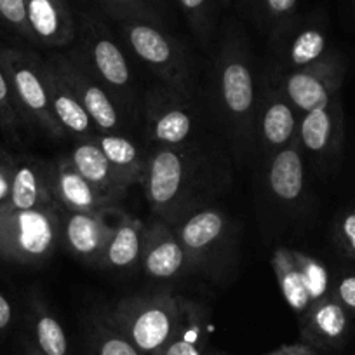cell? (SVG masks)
Wrapping results in <instances>:
<instances>
[{
    "label": "cell",
    "mask_w": 355,
    "mask_h": 355,
    "mask_svg": "<svg viewBox=\"0 0 355 355\" xmlns=\"http://www.w3.org/2000/svg\"><path fill=\"white\" fill-rule=\"evenodd\" d=\"M21 355H46L37 348V345L30 340V336H23L21 340Z\"/></svg>",
    "instance_id": "obj_41"
},
{
    "label": "cell",
    "mask_w": 355,
    "mask_h": 355,
    "mask_svg": "<svg viewBox=\"0 0 355 355\" xmlns=\"http://www.w3.org/2000/svg\"><path fill=\"white\" fill-rule=\"evenodd\" d=\"M209 341V309L193 300H183V313L176 333L159 355H206Z\"/></svg>",
    "instance_id": "obj_26"
},
{
    "label": "cell",
    "mask_w": 355,
    "mask_h": 355,
    "mask_svg": "<svg viewBox=\"0 0 355 355\" xmlns=\"http://www.w3.org/2000/svg\"><path fill=\"white\" fill-rule=\"evenodd\" d=\"M298 0H258L259 11L272 25H286L289 16L295 12Z\"/></svg>",
    "instance_id": "obj_36"
},
{
    "label": "cell",
    "mask_w": 355,
    "mask_h": 355,
    "mask_svg": "<svg viewBox=\"0 0 355 355\" xmlns=\"http://www.w3.org/2000/svg\"><path fill=\"white\" fill-rule=\"evenodd\" d=\"M8 209H49L60 207L53 192V160L16 152Z\"/></svg>",
    "instance_id": "obj_15"
},
{
    "label": "cell",
    "mask_w": 355,
    "mask_h": 355,
    "mask_svg": "<svg viewBox=\"0 0 355 355\" xmlns=\"http://www.w3.org/2000/svg\"><path fill=\"white\" fill-rule=\"evenodd\" d=\"M293 256H295L296 265H298L300 272L303 275L312 305L319 300L329 296L331 291H333V277H331L327 266L320 259L313 258V256L306 254L303 251H298V249H293Z\"/></svg>",
    "instance_id": "obj_31"
},
{
    "label": "cell",
    "mask_w": 355,
    "mask_h": 355,
    "mask_svg": "<svg viewBox=\"0 0 355 355\" xmlns=\"http://www.w3.org/2000/svg\"><path fill=\"white\" fill-rule=\"evenodd\" d=\"M180 6L189 18L190 26L202 42L209 47L213 42V19H211L209 0H180Z\"/></svg>",
    "instance_id": "obj_34"
},
{
    "label": "cell",
    "mask_w": 355,
    "mask_h": 355,
    "mask_svg": "<svg viewBox=\"0 0 355 355\" xmlns=\"http://www.w3.org/2000/svg\"><path fill=\"white\" fill-rule=\"evenodd\" d=\"M143 132L152 146H180L196 136L199 119L192 98L162 84L153 85L141 98Z\"/></svg>",
    "instance_id": "obj_9"
},
{
    "label": "cell",
    "mask_w": 355,
    "mask_h": 355,
    "mask_svg": "<svg viewBox=\"0 0 355 355\" xmlns=\"http://www.w3.org/2000/svg\"><path fill=\"white\" fill-rule=\"evenodd\" d=\"M0 35H8L15 42L35 47L26 19L25 0H0Z\"/></svg>",
    "instance_id": "obj_32"
},
{
    "label": "cell",
    "mask_w": 355,
    "mask_h": 355,
    "mask_svg": "<svg viewBox=\"0 0 355 355\" xmlns=\"http://www.w3.org/2000/svg\"><path fill=\"white\" fill-rule=\"evenodd\" d=\"M146 225L135 216L119 213L98 266L103 270L125 272L141 265Z\"/></svg>",
    "instance_id": "obj_24"
},
{
    "label": "cell",
    "mask_w": 355,
    "mask_h": 355,
    "mask_svg": "<svg viewBox=\"0 0 355 355\" xmlns=\"http://www.w3.org/2000/svg\"><path fill=\"white\" fill-rule=\"evenodd\" d=\"M345 114L341 96L331 98L326 105L300 117L298 141L303 153L315 162L331 166L343 148Z\"/></svg>",
    "instance_id": "obj_13"
},
{
    "label": "cell",
    "mask_w": 355,
    "mask_h": 355,
    "mask_svg": "<svg viewBox=\"0 0 355 355\" xmlns=\"http://www.w3.org/2000/svg\"><path fill=\"white\" fill-rule=\"evenodd\" d=\"M15 157L16 152H12L8 146L0 145V206H4L8 202L9 193H11Z\"/></svg>",
    "instance_id": "obj_38"
},
{
    "label": "cell",
    "mask_w": 355,
    "mask_h": 355,
    "mask_svg": "<svg viewBox=\"0 0 355 355\" xmlns=\"http://www.w3.org/2000/svg\"><path fill=\"white\" fill-rule=\"evenodd\" d=\"M326 33L317 26H303L296 32L282 30L275 37V46L272 49V64L266 70L275 73L302 70L327 56Z\"/></svg>",
    "instance_id": "obj_20"
},
{
    "label": "cell",
    "mask_w": 355,
    "mask_h": 355,
    "mask_svg": "<svg viewBox=\"0 0 355 355\" xmlns=\"http://www.w3.org/2000/svg\"><path fill=\"white\" fill-rule=\"evenodd\" d=\"M15 322V306L6 293L0 291V334L8 333Z\"/></svg>",
    "instance_id": "obj_39"
},
{
    "label": "cell",
    "mask_w": 355,
    "mask_h": 355,
    "mask_svg": "<svg viewBox=\"0 0 355 355\" xmlns=\"http://www.w3.org/2000/svg\"><path fill=\"white\" fill-rule=\"evenodd\" d=\"M105 8L117 21H148L160 23V16L146 0H103Z\"/></svg>",
    "instance_id": "obj_33"
},
{
    "label": "cell",
    "mask_w": 355,
    "mask_h": 355,
    "mask_svg": "<svg viewBox=\"0 0 355 355\" xmlns=\"http://www.w3.org/2000/svg\"><path fill=\"white\" fill-rule=\"evenodd\" d=\"M75 51L91 73L103 84L112 100L124 114L125 121L135 122L141 115V100L135 84L129 61L121 44L112 37L107 26L84 15L77 25V37L73 42Z\"/></svg>",
    "instance_id": "obj_3"
},
{
    "label": "cell",
    "mask_w": 355,
    "mask_h": 355,
    "mask_svg": "<svg viewBox=\"0 0 355 355\" xmlns=\"http://www.w3.org/2000/svg\"><path fill=\"white\" fill-rule=\"evenodd\" d=\"M67 159L105 199L110 200L115 206L131 189L122 180L121 174L115 171L110 160L105 157L100 145L94 139H82V141L75 143Z\"/></svg>",
    "instance_id": "obj_23"
},
{
    "label": "cell",
    "mask_w": 355,
    "mask_h": 355,
    "mask_svg": "<svg viewBox=\"0 0 355 355\" xmlns=\"http://www.w3.org/2000/svg\"><path fill=\"white\" fill-rule=\"evenodd\" d=\"M213 355H227V354H213Z\"/></svg>",
    "instance_id": "obj_42"
},
{
    "label": "cell",
    "mask_w": 355,
    "mask_h": 355,
    "mask_svg": "<svg viewBox=\"0 0 355 355\" xmlns=\"http://www.w3.org/2000/svg\"><path fill=\"white\" fill-rule=\"evenodd\" d=\"M265 185L279 206L296 207L302 204L306 193V176L305 153L298 139L265 159Z\"/></svg>",
    "instance_id": "obj_17"
},
{
    "label": "cell",
    "mask_w": 355,
    "mask_h": 355,
    "mask_svg": "<svg viewBox=\"0 0 355 355\" xmlns=\"http://www.w3.org/2000/svg\"><path fill=\"white\" fill-rule=\"evenodd\" d=\"M183 300L169 289L139 293L119 300L107 312L143 355H159L180 326Z\"/></svg>",
    "instance_id": "obj_4"
},
{
    "label": "cell",
    "mask_w": 355,
    "mask_h": 355,
    "mask_svg": "<svg viewBox=\"0 0 355 355\" xmlns=\"http://www.w3.org/2000/svg\"><path fill=\"white\" fill-rule=\"evenodd\" d=\"M61 207H0V259L25 266H40L49 261L61 244Z\"/></svg>",
    "instance_id": "obj_8"
},
{
    "label": "cell",
    "mask_w": 355,
    "mask_h": 355,
    "mask_svg": "<svg viewBox=\"0 0 355 355\" xmlns=\"http://www.w3.org/2000/svg\"><path fill=\"white\" fill-rule=\"evenodd\" d=\"M44 63H46L47 91H49L51 108H53L54 117H56L58 124L61 125L67 138L71 136L77 141L96 138V128H94L93 121L89 119L87 112L84 110L78 98L71 91L70 84L64 80L63 75L58 71V68L46 56H44Z\"/></svg>",
    "instance_id": "obj_22"
},
{
    "label": "cell",
    "mask_w": 355,
    "mask_h": 355,
    "mask_svg": "<svg viewBox=\"0 0 355 355\" xmlns=\"http://www.w3.org/2000/svg\"><path fill=\"white\" fill-rule=\"evenodd\" d=\"M94 141L100 145L112 166L129 187L141 182L145 173L146 152H143L124 132H98Z\"/></svg>",
    "instance_id": "obj_28"
},
{
    "label": "cell",
    "mask_w": 355,
    "mask_h": 355,
    "mask_svg": "<svg viewBox=\"0 0 355 355\" xmlns=\"http://www.w3.org/2000/svg\"><path fill=\"white\" fill-rule=\"evenodd\" d=\"M47 60L58 68L71 91L78 98L89 119L93 121L98 132H122L128 125L124 114L119 110L115 101L108 94L100 80L91 73L82 58L73 47L53 51L46 54Z\"/></svg>",
    "instance_id": "obj_10"
},
{
    "label": "cell",
    "mask_w": 355,
    "mask_h": 355,
    "mask_svg": "<svg viewBox=\"0 0 355 355\" xmlns=\"http://www.w3.org/2000/svg\"><path fill=\"white\" fill-rule=\"evenodd\" d=\"M53 192L58 206L71 213H100L117 209L75 169L67 155L53 160Z\"/></svg>",
    "instance_id": "obj_21"
},
{
    "label": "cell",
    "mask_w": 355,
    "mask_h": 355,
    "mask_svg": "<svg viewBox=\"0 0 355 355\" xmlns=\"http://www.w3.org/2000/svg\"><path fill=\"white\" fill-rule=\"evenodd\" d=\"M182 241L193 272L220 282L228 275L235 261L234 221L216 206H202L190 211L173 223Z\"/></svg>",
    "instance_id": "obj_5"
},
{
    "label": "cell",
    "mask_w": 355,
    "mask_h": 355,
    "mask_svg": "<svg viewBox=\"0 0 355 355\" xmlns=\"http://www.w3.org/2000/svg\"><path fill=\"white\" fill-rule=\"evenodd\" d=\"M0 63L30 131H40L51 139L67 138L51 108L46 63L39 51L28 44L9 42L0 37Z\"/></svg>",
    "instance_id": "obj_6"
},
{
    "label": "cell",
    "mask_w": 355,
    "mask_h": 355,
    "mask_svg": "<svg viewBox=\"0 0 355 355\" xmlns=\"http://www.w3.org/2000/svg\"><path fill=\"white\" fill-rule=\"evenodd\" d=\"M141 268L146 277L157 282L178 281L192 274L190 259L173 225L159 218L146 225Z\"/></svg>",
    "instance_id": "obj_14"
},
{
    "label": "cell",
    "mask_w": 355,
    "mask_h": 355,
    "mask_svg": "<svg viewBox=\"0 0 355 355\" xmlns=\"http://www.w3.org/2000/svg\"><path fill=\"white\" fill-rule=\"evenodd\" d=\"M334 239L345 256L355 261V209H347L334 223Z\"/></svg>",
    "instance_id": "obj_35"
},
{
    "label": "cell",
    "mask_w": 355,
    "mask_h": 355,
    "mask_svg": "<svg viewBox=\"0 0 355 355\" xmlns=\"http://www.w3.org/2000/svg\"><path fill=\"white\" fill-rule=\"evenodd\" d=\"M228 180L227 160L199 143L152 146L146 152L141 185L153 218L176 223L207 206Z\"/></svg>",
    "instance_id": "obj_1"
},
{
    "label": "cell",
    "mask_w": 355,
    "mask_h": 355,
    "mask_svg": "<svg viewBox=\"0 0 355 355\" xmlns=\"http://www.w3.org/2000/svg\"><path fill=\"white\" fill-rule=\"evenodd\" d=\"M266 355H320L319 350H315L313 347L305 343L300 345H286V347L277 348V350L270 352V354Z\"/></svg>",
    "instance_id": "obj_40"
},
{
    "label": "cell",
    "mask_w": 355,
    "mask_h": 355,
    "mask_svg": "<svg viewBox=\"0 0 355 355\" xmlns=\"http://www.w3.org/2000/svg\"><path fill=\"white\" fill-rule=\"evenodd\" d=\"M117 209L100 213H71L63 211L61 218V244L70 254L87 265L98 266L114 223L110 216Z\"/></svg>",
    "instance_id": "obj_16"
},
{
    "label": "cell",
    "mask_w": 355,
    "mask_h": 355,
    "mask_svg": "<svg viewBox=\"0 0 355 355\" xmlns=\"http://www.w3.org/2000/svg\"><path fill=\"white\" fill-rule=\"evenodd\" d=\"M26 303L30 340L37 345V348L46 355H71L67 331L42 293L32 289Z\"/></svg>",
    "instance_id": "obj_25"
},
{
    "label": "cell",
    "mask_w": 355,
    "mask_h": 355,
    "mask_svg": "<svg viewBox=\"0 0 355 355\" xmlns=\"http://www.w3.org/2000/svg\"><path fill=\"white\" fill-rule=\"evenodd\" d=\"M282 91L289 103L296 108L300 115L322 107L333 96L340 94L345 78V63L338 54L329 53L317 63L302 70L275 73L266 70Z\"/></svg>",
    "instance_id": "obj_11"
},
{
    "label": "cell",
    "mask_w": 355,
    "mask_h": 355,
    "mask_svg": "<svg viewBox=\"0 0 355 355\" xmlns=\"http://www.w3.org/2000/svg\"><path fill=\"white\" fill-rule=\"evenodd\" d=\"M26 19L35 46L68 49L77 37V23L67 0H25Z\"/></svg>",
    "instance_id": "obj_19"
},
{
    "label": "cell",
    "mask_w": 355,
    "mask_h": 355,
    "mask_svg": "<svg viewBox=\"0 0 355 355\" xmlns=\"http://www.w3.org/2000/svg\"><path fill=\"white\" fill-rule=\"evenodd\" d=\"M254 58L245 37L230 26L221 39L211 68V108L235 159L256 153L258 80Z\"/></svg>",
    "instance_id": "obj_2"
},
{
    "label": "cell",
    "mask_w": 355,
    "mask_h": 355,
    "mask_svg": "<svg viewBox=\"0 0 355 355\" xmlns=\"http://www.w3.org/2000/svg\"><path fill=\"white\" fill-rule=\"evenodd\" d=\"M300 117L302 115L289 103L270 75L263 73L256 107V152L268 159L295 143L298 139Z\"/></svg>",
    "instance_id": "obj_12"
},
{
    "label": "cell",
    "mask_w": 355,
    "mask_h": 355,
    "mask_svg": "<svg viewBox=\"0 0 355 355\" xmlns=\"http://www.w3.org/2000/svg\"><path fill=\"white\" fill-rule=\"evenodd\" d=\"M0 132L6 141L16 148H23L26 135L32 132L23 119L18 101L12 93L11 82H9L2 63H0Z\"/></svg>",
    "instance_id": "obj_30"
},
{
    "label": "cell",
    "mask_w": 355,
    "mask_h": 355,
    "mask_svg": "<svg viewBox=\"0 0 355 355\" xmlns=\"http://www.w3.org/2000/svg\"><path fill=\"white\" fill-rule=\"evenodd\" d=\"M119 30L124 46L159 78V84L193 100L196 64L192 54L180 40L148 21H119Z\"/></svg>",
    "instance_id": "obj_7"
},
{
    "label": "cell",
    "mask_w": 355,
    "mask_h": 355,
    "mask_svg": "<svg viewBox=\"0 0 355 355\" xmlns=\"http://www.w3.org/2000/svg\"><path fill=\"white\" fill-rule=\"evenodd\" d=\"M350 313L333 295L313 303L300 317L303 343L315 350H336L345 345L350 333Z\"/></svg>",
    "instance_id": "obj_18"
},
{
    "label": "cell",
    "mask_w": 355,
    "mask_h": 355,
    "mask_svg": "<svg viewBox=\"0 0 355 355\" xmlns=\"http://www.w3.org/2000/svg\"><path fill=\"white\" fill-rule=\"evenodd\" d=\"M85 355H143L132 341L112 322L107 309L85 317Z\"/></svg>",
    "instance_id": "obj_27"
},
{
    "label": "cell",
    "mask_w": 355,
    "mask_h": 355,
    "mask_svg": "<svg viewBox=\"0 0 355 355\" xmlns=\"http://www.w3.org/2000/svg\"><path fill=\"white\" fill-rule=\"evenodd\" d=\"M270 263L286 303L296 315L303 317L306 310L312 306V302H310L302 272H300L295 256H293V249L284 248V245L277 248L272 254Z\"/></svg>",
    "instance_id": "obj_29"
},
{
    "label": "cell",
    "mask_w": 355,
    "mask_h": 355,
    "mask_svg": "<svg viewBox=\"0 0 355 355\" xmlns=\"http://www.w3.org/2000/svg\"><path fill=\"white\" fill-rule=\"evenodd\" d=\"M331 295L341 303L350 315H355V274H341L333 281V291Z\"/></svg>",
    "instance_id": "obj_37"
}]
</instances>
